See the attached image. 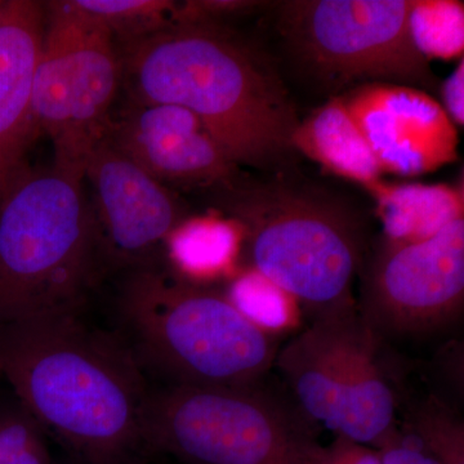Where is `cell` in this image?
<instances>
[{"label":"cell","instance_id":"obj_1","mask_svg":"<svg viewBox=\"0 0 464 464\" xmlns=\"http://www.w3.org/2000/svg\"><path fill=\"white\" fill-rule=\"evenodd\" d=\"M141 368L128 344L81 313L0 324V374L85 464H140L151 453Z\"/></svg>","mask_w":464,"mask_h":464},{"label":"cell","instance_id":"obj_2","mask_svg":"<svg viewBox=\"0 0 464 464\" xmlns=\"http://www.w3.org/2000/svg\"><path fill=\"white\" fill-rule=\"evenodd\" d=\"M130 102L188 110L239 166L270 168L299 121L264 57L218 24H179L119 48Z\"/></svg>","mask_w":464,"mask_h":464},{"label":"cell","instance_id":"obj_3","mask_svg":"<svg viewBox=\"0 0 464 464\" xmlns=\"http://www.w3.org/2000/svg\"><path fill=\"white\" fill-rule=\"evenodd\" d=\"M239 226L252 270L297 301L314 320L356 307L353 285L368 253L362 216L332 195L274 181L219 188Z\"/></svg>","mask_w":464,"mask_h":464},{"label":"cell","instance_id":"obj_4","mask_svg":"<svg viewBox=\"0 0 464 464\" xmlns=\"http://www.w3.org/2000/svg\"><path fill=\"white\" fill-rule=\"evenodd\" d=\"M101 264L84 177L21 167L0 191V324L82 313Z\"/></svg>","mask_w":464,"mask_h":464},{"label":"cell","instance_id":"obj_5","mask_svg":"<svg viewBox=\"0 0 464 464\" xmlns=\"http://www.w3.org/2000/svg\"><path fill=\"white\" fill-rule=\"evenodd\" d=\"M118 308L140 364L172 384L259 387L279 353L225 293L159 264L128 271Z\"/></svg>","mask_w":464,"mask_h":464},{"label":"cell","instance_id":"obj_6","mask_svg":"<svg viewBox=\"0 0 464 464\" xmlns=\"http://www.w3.org/2000/svg\"><path fill=\"white\" fill-rule=\"evenodd\" d=\"M145 436L151 453L188 464H311L319 447L297 408L259 387L150 391Z\"/></svg>","mask_w":464,"mask_h":464},{"label":"cell","instance_id":"obj_7","mask_svg":"<svg viewBox=\"0 0 464 464\" xmlns=\"http://www.w3.org/2000/svg\"><path fill=\"white\" fill-rule=\"evenodd\" d=\"M414 0H289L280 5L286 50L334 96L366 83L431 88L430 61L411 30Z\"/></svg>","mask_w":464,"mask_h":464},{"label":"cell","instance_id":"obj_8","mask_svg":"<svg viewBox=\"0 0 464 464\" xmlns=\"http://www.w3.org/2000/svg\"><path fill=\"white\" fill-rule=\"evenodd\" d=\"M45 5V34L32 97L34 133H45L54 164L83 176L123 82L111 34L72 0Z\"/></svg>","mask_w":464,"mask_h":464},{"label":"cell","instance_id":"obj_9","mask_svg":"<svg viewBox=\"0 0 464 464\" xmlns=\"http://www.w3.org/2000/svg\"><path fill=\"white\" fill-rule=\"evenodd\" d=\"M359 279L357 313L378 341L450 325L464 306V218L420 241L381 235Z\"/></svg>","mask_w":464,"mask_h":464},{"label":"cell","instance_id":"obj_10","mask_svg":"<svg viewBox=\"0 0 464 464\" xmlns=\"http://www.w3.org/2000/svg\"><path fill=\"white\" fill-rule=\"evenodd\" d=\"M329 105L347 140L353 182L365 190L384 174L422 176L458 159L457 125L426 91L360 84L333 96Z\"/></svg>","mask_w":464,"mask_h":464},{"label":"cell","instance_id":"obj_11","mask_svg":"<svg viewBox=\"0 0 464 464\" xmlns=\"http://www.w3.org/2000/svg\"><path fill=\"white\" fill-rule=\"evenodd\" d=\"M83 177L93 197L102 262L128 271L158 264L168 237L188 218L176 195L121 154L105 133L88 152Z\"/></svg>","mask_w":464,"mask_h":464},{"label":"cell","instance_id":"obj_12","mask_svg":"<svg viewBox=\"0 0 464 464\" xmlns=\"http://www.w3.org/2000/svg\"><path fill=\"white\" fill-rule=\"evenodd\" d=\"M374 353L357 308L323 316L279 350L275 365L310 422L338 435L347 402Z\"/></svg>","mask_w":464,"mask_h":464},{"label":"cell","instance_id":"obj_13","mask_svg":"<svg viewBox=\"0 0 464 464\" xmlns=\"http://www.w3.org/2000/svg\"><path fill=\"white\" fill-rule=\"evenodd\" d=\"M105 136L121 154L164 186L226 188L237 166L188 110L167 103L130 102L110 116Z\"/></svg>","mask_w":464,"mask_h":464},{"label":"cell","instance_id":"obj_14","mask_svg":"<svg viewBox=\"0 0 464 464\" xmlns=\"http://www.w3.org/2000/svg\"><path fill=\"white\" fill-rule=\"evenodd\" d=\"M45 34V5L3 0L0 5V191L20 169L35 139L32 97Z\"/></svg>","mask_w":464,"mask_h":464},{"label":"cell","instance_id":"obj_15","mask_svg":"<svg viewBox=\"0 0 464 464\" xmlns=\"http://www.w3.org/2000/svg\"><path fill=\"white\" fill-rule=\"evenodd\" d=\"M391 240L429 239L457 219L464 218V190L460 185H424L382 181L366 190Z\"/></svg>","mask_w":464,"mask_h":464},{"label":"cell","instance_id":"obj_16","mask_svg":"<svg viewBox=\"0 0 464 464\" xmlns=\"http://www.w3.org/2000/svg\"><path fill=\"white\" fill-rule=\"evenodd\" d=\"M243 246V234L228 217L186 218L168 237V259L173 271L201 283L232 270Z\"/></svg>","mask_w":464,"mask_h":464},{"label":"cell","instance_id":"obj_17","mask_svg":"<svg viewBox=\"0 0 464 464\" xmlns=\"http://www.w3.org/2000/svg\"><path fill=\"white\" fill-rule=\"evenodd\" d=\"M111 34L116 45L132 44L179 24V2L169 0H72Z\"/></svg>","mask_w":464,"mask_h":464},{"label":"cell","instance_id":"obj_18","mask_svg":"<svg viewBox=\"0 0 464 464\" xmlns=\"http://www.w3.org/2000/svg\"><path fill=\"white\" fill-rule=\"evenodd\" d=\"M411 30L415 47L427 60L463 57V3L451 0H414Z\"/></svg>","mask_w":464,"mask_h":464},{"label":"cell","instance_id":"obj_19","mask_svg":"<svg viewBox=\"0 0 464 464\" xmlns=\"http://www.w3.org/2000/svg\"><path fill=\"white\" fill-rule=\"evenodd\" d=\"M439 464H464V422L435 396L415 405L406 424Z\"/></svg>","mask_w":464,"mask_h":464},{"label":"cell","instance_id":"obj_20","mask_svg":"<svg viewBox=\"0 0 464 464\" xmlns=\"http://www.w3.org/2000/svg\"><path fill=\"white\" fill-rule=\"evenodd\" d=\"M225 295L244 316L265 331L285 328L292 319L293 299L252 268L237 275Z\"/></svg>","mask_w":464,"mask_h":464},{"label":"cell","instance_id":"obj_21","mask_svg":"<svg viewBox=\"0 0 464 464\" xmlns=\"http://www.w3.org/2000/svg\"><path fill=\"white\" fill-rule=\"evenodd\" d=\"M0 464H52L44 430L20 401L0 411Z\"/></svg>","mask_w":464,"mask_h":464},{"label":"cell","instance_id":"obj_22","mask_svg":"<svg viewBox=\"0 0 464 464\" xmlns=\"http://www.w3.org/2000/svg\"><path fill=\"white\" fill-rule=\"evenodd\" d=\"M374 449L382 464H439L408 426L396 424Z\"/></svg>","mask_w":464,"mask_h":464},{"label":"cell","instance_id":"obj_23","mask_svg":"<svg viewBox=\"0 0 464 464\" xmlns=\"http://www.w3.org/2000/svg\"><path fill=\"white\" fill-rule=\"evenodd\" d=\"M311 464H382V460L374 448L335 436L331 444H319Z\"/></svg>","mask_w":464,"mask_h":464},{"label":"cell","instance_id":"obj_24","mask_svg":"<svg viewBox=\"0 0 464 464\" xmlns=\"http://www.w3.org/2000/svg\"><path fill=\"white\" fill-rule=\"evenodd\" d=\"M442 109L458 127L464 124V60L441 85Z\"/></svg>","mask_w":464,"mask_h":464},{"label":"cell","instance_id":"obj_25","mask_svg":"<svg viewBox=\"0 0 464 464\" xmlns=\"http://www.w3.org/2000/svg\"><path fill=\"white\" fill-rule=\"evenodd\" d=\"M0 5H2V0H0Z\"/></svg>","mask_w":464,"mask_h":464},{"label":"cell","instance_id":"obj_26","mask_svg":"<svg viewBox=\"0 0 464 464\" xmlns=\"http://www.w3.org/2000/svg\"><path fill=\"white\" fill-rule=\"evenodd\" d=\"M0 377H2V374H0Z\"/></svg>","mask_w":464,"mask_h":464}]
</instances>
